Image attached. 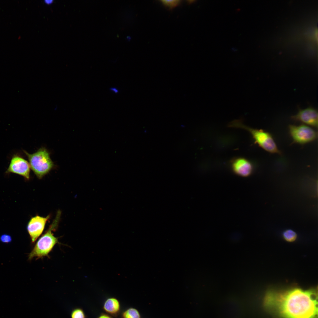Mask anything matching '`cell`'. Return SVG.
Returning a JSON list of instances; mask_svg holds the SVG:
<instances>
[{
	"instance_id": "5b68a950",
	"label": "cell",
	"mask_w": 318,
	"mask_h": 318,
	"mask_svg": "<svg viewBox=\"0 0 318 318\" xmlns=\"http://www.w3.org/2000/svg\"><path fill=\"white\" fill-rule=\"evenodd\" d=\"M289 130L294 143L304 145L312 142L317 137V132L305 125H290Z\"/></svg>"
},
{
	"instance_id": "9a60e30c",
	"label": "cell",
	"mask_w": 318,
	"mask_h": 318,
	"mask_svg": "<svg viewBox=\"0 0 318 318\" xmlns=\"http://www.w3.org/2000/svg\"><path fill=\"white\" fill-rule=\"evenodd\" d=\"M0 240L2 243H7L11 241L12 238L10 235L4 234L0 236Z\"/></svg>"
},
{
	"instance_id": "277c9868",
	"label": "cell",
	"mask_w": 318,
	"mask_h": 318,
	"mask_svg": "<svg viewBox=\"0 0 318 318\" xmlns=\"http://www.w3.org/2000/svg\"><path fill=\"white\" fill-rule=\"evenodd\" d=\"M24 152L28 158L31 168L39 179L42 178L54 167L50 153L45 148L42 147L32 154L26 151Z\"/></svg>"
},
{
	"instance_id": "30bf717a",
	"label": "cell",
	"mask_w": 318,
	"mask_h": 318,
	"mask_svg": "<svg viewBox=\"0 0 318 318\" xmlns=\"http://www.w3.org/2000/svg\"><path fill=\"white\" fill-rule=\"evenodd\" d=\"M103 308L104 310L107 313L112 315H115L120 310V302L116 298H109L104 302Z\"/></svg>"
},
{
	"instance_id": "8992f818",
	"label": "cell",
	"mask_w": 318,
	"mask_h": 318,
	"mask_svg": "<svg viewBox=\"0 0 318 318\" xmlns=\"http://www.w3.org/2000/svg\"><path fill=\"white\" fill-rule=\"evenodd\" d=\"M30 168L27 160L19 155L15 154L12 157L6 173L17 174L28 180L30 178Z\"/></svg>"
},
{
	"instance_id": "e0dca14e",
	"label": "cell",
	"mask_w": 318,
	"mask_h": 318,
	"mask_svg": "<svg viewBox=\"0 0 318 318\" xmlns=\"http://www.w3.org/2000/svg\"><path fill=\"white\" fill-rule=\"evenodd\" d=\"M98 318H112L111 316L106 314H102Z\"/></svg>"
},
{
	"instance_id": "7a4b0ae2",
	"label": "cell",
	"mask_w": 318,
	"mask_h": 318,
	"mask_svg": "<svg viewBox=\"0 0 318 318\" xmlns=\"http://www.w3.org/2000/svg\"><path fill=\"white\" fill-rule=\"evenodd\" d=\"M61 214V212L59 211L47 230L38 240L29 254V260L35 257L40 258L47 256L58 242V238L54 236L52 232L55 230L58 226Z\"/></svg>"
},
{
	"instance_id": "7c38bea8",
	"label": "cell",
	"mask_w": 318,
	"mask_h": 318,
	"mask_svg": "<svg viewBox=\"0 0 318 318\" xmlns=\"http://www.w3.org/2000/svg\"><path fill=\"white\" fill-rule=\"evenodd\" d=\"M282 236L286 241L292 242L295 241L297 239V236L294 231L291 229H288L283 232Z\"/></svg>"
},
{
	"instance_id": "4fadbf2b",
	"label": "cell",
	"mask_w": 318,
	"mask_h": 318,
	"mask_svg": "<svg viewBox=\"0 0 318 318\" xmlns=\"http://www.w3.org/2000/svg\"><path fill=\"white\" fill-rule=\"evenodd\" d=\"M71 318H86L84 311L80 308H76L72 311L71 314Z\"/></svg>"
},
{
	"instance_id": "ba28073f",
	"label": "cell",
	"mask_w": 318,
	"mask_h": 318,
	"mask_svg": "<svg viewBox=\"0 0 318 318\" xmlns=\"http://www.w3.org/2000/svg\"><path fill=\"white\" fill-rule=\"evenodd\" d=\"M230 165L232 170L235 174L243 177L249 176L254 170L252 162L242 157L233 159L230 163Z\"/></svg>"
},
{
	"instance_id": "ac0fdd59",
	"label": "cell",
	"mask_w": 318,
	"mask_h": 318,
	"mask_svg": "<svg viewBox=\"0 0 318 318\" xmlns=\"http://www.w3.org/2000/svg\"><path fill=\"white\" fill-rule=\"evenodd\" d=\"M53 0H45L44 1V2L47 4H49L52 3L53 2Z\"/></svg>"
},
{
	"instance_id": "d6986e66",
	"label": "cell",
	"mask_w": 318,
	"mask_h": 318,
	"mask_svg": "<svg viewBox=\"0 0 318 318\" xmlns=\"http://www.w3.org/2000/svg\"><path fill=\"white\" fill-rule=\"evenodd\" d=\"M131 39V37L130 36H127L126 37V39L128 41H130Z\"/></svg>"
},
{
	"instance_id": "52a82bcc",
	"label": "cell",
	"mask_w": 318,
	"mask_h": 318,
	"mask_svg": "<svg viewBox=\"0 0 318 318\" xmlns=\"http://www.w3.org/2000/svg\"><path fill=\"white\" fill-rule=\"evenodd\" d=\"M49 217V215L45 217L37 215L30 219L27 229L32 242H34L41 234Z\"/></svg>"
},
{
	"instance_id": "9c48e42d",
	"label": "cell",
	"mask_w": 318,
	"mask_h": 318,
	"mask_svg": "<svg viewBox=\"0 0 318 318\" xmlns=\"http://www.w3.org/2000/svg\"><path fill=\"white\" fill-rule=\"evenodd\" d=\"M292 119L300 122L306 125L317 128L318 127V112L312 107L300 110L295 115L292 117Z\"/></svg>"
},
{
	"instance_id": "5bb4252c",
	"label": "cell",
	"mask_w": 318,
	"mask_h": 318,
	"mask_svg": "<svg viewBox=\"0 0 318 318\" xmlns=\"http://www.w3.org/2000/svg\"><path fill=\"white\" fill-rule=\"evenodd\" d=\"M162 3L165 6L170 9H172L177 6L179 3L180 1L177 0H162Z\"/></svg>"
},
{
	"instance_id": "2e32d148",
	"label": "cell",
	"mask_w": 318,
	"mask_h": 318,
	"mask_svg": "<svg viewBox=\"0 0 318 318\" xmlns=\"http://www.w3.org/2000/svg\"><path fill=\"white\" fill-rule=\"evenodd\" d=\"M110 90L115 93H117L119 92V90L116 88L111 87L110 88Z\"/></svg>"
},
{
	"instance_id": "3957f363",
	"label": "cell",
	"mask_w": 318,
	"mask_h": 318,
	"mask_svg": "<svg viewBox=\"0 0 318 318\" xmlns=\"http://www.w3.org/2000/svg\"><path fill=\"white\" fill-rule=\"evenodd\" d=\"M229 127L242 128L247 130L251 135L255 143L262 148L270 153L281 154L272 136L269 132L262 129L250 127L238 120L231 122L229 124Z\"/></svg>"
},
{
	"instance_id": "8fae6325",
	"label": "cell",
	"mask_w": 318,
	"mask_h": 318,
	"mask_svg": "<svg viewBox=\"0 0 318 318\" xmlns=\"http://www.w3.org/2000/svg\"><path fill=\"white\" fill-rule=\"evenodd\" d=\"M122 318H141L138 311L135 308H130L125 311L122 314Z\"/></svg>"
},
{
	"instance_id": "6da1fadb",
	"label": "cell",
	"mask_w": 318,
	"mask_h": 318,
	"mask_svg": "<svg viewBox=\"0 0 318 318\" xmlns=\"http://www.w3.org/2000/svg\"><path fill=\"white\" fill-rule=\"evenodd\" d=\"M264 304L283 318H316L317 294L315 289L295 288L282 292L270 291Z\"/></svg>"
}]
</instances>
